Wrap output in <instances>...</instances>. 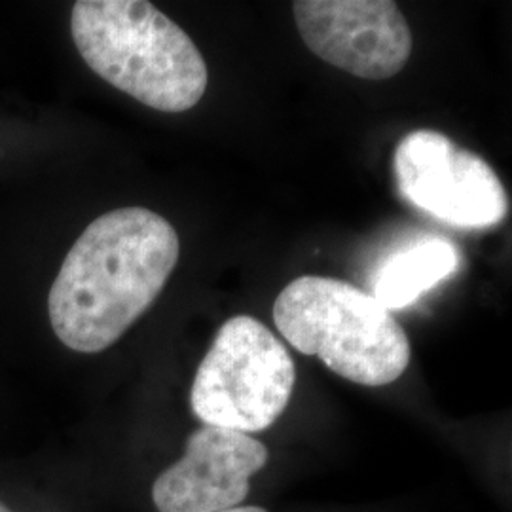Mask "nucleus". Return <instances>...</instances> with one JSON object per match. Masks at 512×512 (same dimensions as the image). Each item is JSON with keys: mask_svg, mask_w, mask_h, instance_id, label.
I'll list each match as a JSON object with an SVG mask.
<instances>
[{"mask_svg": "<svg viewBox=\"0 0 512 512\" xmlns=\"http://www.w3.org/2000/svg\"><path fill=\"white\" fill-rule=\"evenodd\" d=\"M179 255L177 230L147 207H120L93 220L48 296L55 336L78 353L110 348L156 302Z\"/></svg>", "mask_w": 512, "mask_h": 512, "instance_id": "nucleus-1", "label": "nucleus"}, {"mask_svg": "<svg viewBox=\"0 0 512 512\" xmlns=\"http://www.w3.org/2000/svg\"><path fill=\"white\" fill-rule=\"evenodd\" d=\"M73 40L93 73L160 112H186L202 101L209 73L183 29L145 0H80Z\"/></svg>", "mask_w": 512, "mask_h": 512, "instance_id": "nucleus-2", "label": "nucleus"}, {"mask_svg": "<svg viewBox=\"0 0 512 512\" xmlns=\"http://www.w3.org/2000/svg\"><path fill=\"white\" fill-rule=\"evenodd\" d=\"M274 323L296 351L353 384H393L412 359L410 340L393 313L342 279H294L275 298Z\"/></svg>", "mask_w": 512, "mask_h": 512, "instance_id": "nucleus-3", "label": "nucleus"}, {"mask_svg": "<svg viewBox=\"0 0 512 512\" xmlns=\"http://www.w3.org/2000/svg\"><path fill=\"white\" fill-rule=\"evenodd\" d=\"M294 384L287 346L255 317L236 315L220 327L198 366L190 404L203 425L251 435L283 416Z\"/></svg>", "mask_w": 512, "mask_h": 512, "instance_id": "nucleus-4", "label": "nucleus"}, {"mask_svg": "<svg viewBox=\"0 0 512 512\" xmlns=\"http://www.w3.org/2000/svg\"><path fill=\"white\" fill-rule=\"evenodd\" d=\"M399 194L444 224L484 230L509 215V196L492 165L435 129L404 135L395 150Z\"/></svg>", "mask_w": 512, "mask_h": 512, "instance_id": "nucleus-5", "label": "nucleus"}, {"mask_svg": "<svg viewBox=\"0 0 512 512\" xmlns=\"http://www.w3.org/2000/svg\"><path fill=\"white\" fill-rule=\"evenodd\" d=\"M293 14L311 52L357 78L387 80L412 54V33L397 2L296 0Z\"/></svg>", "mask_w": 512, "mask_h": 512, "instance_id": "nucleus-6", "label": "nucleus"}, {"mask_svg": "<svg viewBox=\"0 0 512 512\" xmlns=\"http://www.w3.org/2000/svg\"><path fill=\"white\" fill-rule=\"evenodd\" d=\"M268 459L266 444L255 437L202 425L186 440L183 458L156 478L152 501L160 512L236 509Z\"/></svg>", "mask_w": 512, "mask_h": 512, "instance_id": "nucleus-7", "label": "nucleus"}, {"mask_svg": "<svg viewBox=\"0 0 512 512\" xmlns=\"http://www.w3.org/2000/svg\"><path fill=\"white\" fill-rule=\"evenodd\" d=\"M461 253L450 239L427 236L387 256L374 279V298L385 310H403L450 275L458 274Z\"/></svg>", "mask_w": 512, "mask_h": 512, "instance_id": "nucleus-8", "label": "nucleus"}, {"mask_svg": "<svg viewBox=\"0 0 512 512\" xmlns=\"http://www.w3.org/2000/svg\"><path fill=\"white\" fill-rule=\"evenodd\" d=\"M220 512H268L266 509H262V507H236V509H228V511H220Z\"/></svg>", "mask_w": 512, "mask_h": 512, "instance_id": "nucleus-9", "label": "nucleus"}, {"mask_svg": "<svg viewBox=\"0 0 512 512\" xmlns=\"http://www.w3.org/2000/svg\"><path fill=\"white\" fill-rule=\"evenodd\" d=\"M0 512H12V511H8V509H6V507H4V505H2V503H0Z\"/></svg>", "mask_w": 512, "mask_h": 512, "instance_id": "nucleus-10", "label": "nucleus"}]
</instances>
